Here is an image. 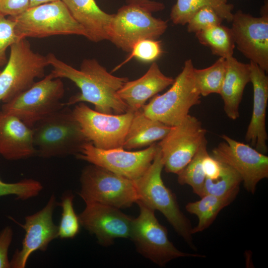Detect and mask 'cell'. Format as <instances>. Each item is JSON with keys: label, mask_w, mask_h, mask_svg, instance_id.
Wrapping results in <instances>:
<instances>
[{"label": "cell", "mask_w": 268, "mask_h": 268, "mask_svg": "<svg viewBox=\"0 0 268 268\" xmlns=\"http://www.w3.org/2000/svg\"><path fill=\"white\" fill-rule=\"evenodd\" d=\"M46 56L54 77L67 78L80 90L70 97L65 105L89 102L94 105L96 111L108 114H121L129 111L128 106L118 94L129 80L127 77L112 75L95 59L83 60L78 69L53 53Z\"/></svg>", "instance_id": "cell-1"}, {"label": "cell", "mask_w": 268, "mask_h": 268, "mask_svg": "<svg viewBox=\"0 0 268 268\" xmlns=\"http://www.w3.org/2000/svg\"><path fill=\"white\" fill-rule=\"evenodd\" d=\"M32 129L37 155L42 158L76 155L89 142L66 105L37 122Z\"/></svg>", "instance_id": "cell-2"}, {"label": "cell", "mask_w": 268, "mask_h": 268, "mask_svg": "<svg viewBox=\"0 0 268 268\" xmlns=\"http://www.w3.org/2000/svg\"><path fill=\"white\" fill-rule=\"evenodd\" d=\"M163 167L159 147L149 167L141 177L134 180L137 201L154 211L161 212L178 234L195 250L190 222L180 210L175 196L162 179Z\"/></svg>", "instance_id": "cell-3"}, {"label": "cell", "mask_w": 268, "mask_h": 268, "mask_svg": "<svg viewBox=\"0 0 268 268\" xmlns=\"http://www.w3.org/2000/svg\"><path fill=\"white\" fill-rule=\"evenodd\" d=\"M194 67L191 59L186 60L171 87L163 94L155 95L143 107L144 114L170 127L181 123L191 108L201 101L194 76Z\"/></svg>", "instance_id": "cell-4"}, {"label": "cell", "mask_w": 268, "mask_h": 268, "mask_svg": "<svg viewBox=\"0 0 268 268\" xmlns=\"http://www.w3.org/2000/svg\"><path fill=\"white\" fill-rule=\"evenodd\" d=\"M10 17L15 22V31L21 38L68 35L86 37L83 27L61 0L30 7L21 14Z\"/></svg>", "instance_id": "cell-5"}, {"label": "cell", "mask_w": 268, "mask_h": 268, "mask_svg": "<svg viewBox=\"0 0 268 268\" xmlns=\"http://www.w3.org/2000/svg\"><path fill=\"white\" fill-rule=\"evenodd\" d=\"M65 88L60 78L51 72L30 88L3 104L2 111L12 115L32 128L37 122L65 106Z\"/></svg>", "instance_id": "cell-6"}, {"label": "cell", "mask_w": 268, "mask_h": 268, "mask_svg": "<svg viewBox=\"0 0 268 268\" xmlns=\"http://www.w3.org/2000/svg\"><path fill=\"white\" fill-rule=\"evenodd\" d=\"M10 55L0 72V102L6 103L30 88L37 78L45 76L49 66L47 56L34 52L22 38L10 47Z\"/></svg>", "instance_id": "cell-7"}, {"label": "cell", "mask_w": 268, "mask_h": 268, "mask_svg": "<svg viewBox=\"0 0 268 268\" xmlns=\"http://www.w3.org/2000/svg\"><path fill=\"white\" fill-rule=\"evenodd\" d=\"M80 181L79 195L85 203L120 209L130 207L138 200L134 180L96 165L91 164L83 169Z\"/></svg>", "instance_id": "cell-8"}, {"label": "cell", "mask_w": 268, "mask_h": 268, "mask_svg": "<svg viewBox=\"0 0 268 268\" xmlns=\"http://www.w3.org/2000/svg\"><path fill=\"white\" fill-rule=\"evenodd\" d=\"M140 213L133 218L130 238L137 252L160 267L181 257L204 258L205 256L181 252L170 241L167 229L158 221L154 210L137 201Z\"/></svg>", "instance_id": "cell-9"}, {"label": "cell", "mask_w": 268, "mask_h": 268, "mask_svg": "<svg viewBox=\"0 0 268 268\" xmlns=\"http://www.w3.org/2000/svg\"><path fill=\"white\" fill-rule=\"evenodd\" d=\"M148 9L128 4L114 14L109 39L118 48L130 52L138 41L156 40L166 31L167 22L152 15Z\"/></svg>", "instance_id": "cell-10"}, {"label": "cell", "mask_w": 268, "mask_h": 268, "mask_svg": "<svg viewBox=\"0 0 268 268\" xmlns=\"http://www.w3.org/2000/svg\"><path fill=\"white\" fill-rule=\"evenodd\" d=\"M81 132L94 146L102 149L123 147L134 112L108 114L80 102L72 110Z\"/></svg>", "instance_id": "cell-11"}, {"label": "cell", "mask_w": 268, "mask_h": 268, "mask_svg": "<svg viewBox=\"0 0 268 268\" xmlns=\"http://www.w3.org/2000/svg\"><path fill=\"white\" fill-rule=\"evenodd\" d=\"M206 131L196 117L188 115L171 127L158 143L166 172L177 174L191 160L205 141Z\"/></svg>", "instance_id": "cell-12"}, {"label": "cell", "mask_w": 268, "mask_h": 268, "mask_svg": "<svg viewBox=\"0 0 268 268\" xmlns=\"http://www.w3.org/2000/svg\"><path fill=\"white\" fill-rule=\"evenodd\" d=\"M158 148V143H153L145 149L136 151H127L122 147L102 149L88 142L76 156L78 159L134 181L149 167Z\"/></svg>", "instance_id": "cell-13"}, {"label": "cell", "mask_w": 268, "mask_h": 268, "mask_svg": "<svg viewBox=\"0 0 268 268\" xmlns=\"http://www.w3.org/2000/svg\"><path fill=\"white\" fill-rule=\"evenodd\" d=\"M221 142L212 150V156L235 170L246 190L254 194L257 184L268 178V157L252 146L222 134Z\"/></svg>", "instance_id": "cell-14"}, {"label": "cell", "mask_w": 268, "mask_h": 268, "mask_svg": "<svg viewBox=\"0 0 268 268\" xmlns=\"http://www.w3.org/2000/svg\"><path fill=\"white\" fill-rule=\"evenodd\" d=\"M231 22V29L238 50L268 72V2H265L260 17H254L239 10L233 14Z\"/></svg>", "instance_id": "cell-15"}, {"label": "cell", "mask_w": 268, "mask_h": 268, "mask_svg": "<svg viewBox=\"0 0 268 268\" xmlns=\"http://www.w3.org/2000/svg\"><path fill=\"white\" fill-rule=\"evenodd\" d=\"M59 205L54 194L39 211L25 218L20 225L25 233L20 249L16 250L10 261V268H24L30 255L36 251H45L50 242L58 238V226L53 220V214Z\"/></svg>", "instance_id": "cell-16"}, {"label": "cell", "mask_w": 268, "mask_h": 268, "mask_svg": "<svg viewBox=\"0 0 268 268\" xmlns=\"http://www.w3.org/2000/svg\"><path fill=\"white\" fill-rule=\"evenodd\" d=\"M85 204L78 215L80 225L94 234L100 245L107 247L117 238H130L133 218L113 206L95 202Z\"/></svg>", "instance_id": "cell-17"}, {"label": "cell", "mask_w": 268, "mask_h": 268, "mask_svg": "<svg viewBox=\"0 0 268 268\" xmlns=\"http://www.w3.org/2000/svg\"><path fill=\"white\" fill-rule=\"evenodd\" d=\"M250 82L253 88V112L245 134V140L259 152H268L266 119L268 100V77L266 72L250 61Z\"/></svg>", "instance_id": "cell-18"}, {"label": "cell", "mask_w": 268, "mask_h": 268, "mask_svg": "<svg viewBox=\"0 0 268 268\" xmlns=\"http://www.w3.org/2000/svg\"><path fill=\"white\" fill-rule=\"evenodd\" d=\"M0 155L9 160L37 155L32 128L2 110L0 111Z\"/></svg>", "instance_id": "cell-19"}, {"label": "cell", "mask_w": 268, "mask_h": 268, "mask_svg": "<svg viewBox=\"0 0 268 268\" xmlns=\"http://www.w3.org/2000/svg\"><path fill=\"white\" fill-rule=\"evenodd\" d=\"M174 78L164 75L156 62H153L141 77L127 81L118 92L119 97L128 106L129 110L141 109L150 98L171 85Z\"/></svg>", "instance_id": "cell-20"}, {"label": "cell", "mask_w": 268, "mask_h": 268, "mask_svg": "<svg viewBox=\"0 0 268 268\" xmlns=\"http://www.w3.org/2000/svg\"><path fill=\"white\" fill-rule=\"evenodd\" d=\"M86 33V38L98 42L109 39L114 14L101 9L95 0H61Z\"/></svg>", "instance_id": "cell-21"}, {"label": "cell", "mask_w": 268, "mask_h": 268, "mask_svg": "<svg viewBox=\"0 0 268 268\" xmlns=\"http://www.w3.org/2000/svg\"><path fill=\"white\" fill-rule=\"evenodd\" d=\"M226 71L219 94L224 102V111L231 120L239 118V106L244 89L250 82L249 64L238 61L232 56L225 58Z\"/></svg>", "instance_id": "cell-22"}, {"label": "cell", "mask_w": 268, "mask_h": 268, "mask_svg": "<svg viewBox=\"0 0 268 268\" xmlns=\"http://www.w3.org/2000/svg\"><path fill=\"white\" fill-rule=\"evenodd\" d=\"M171 127L146 116L142 109L134 112L123 147L132 149L150 145L162 139Z\"/></svg>", "instance_id": "cell-23"}, {"label": "cell", "mask_w": 268, "mask_h": 268, "mask_svg": "<svg viewBox=\"0 0 268 268\" xmlns=\"http://www.w3.org/2000/svg\"><path fill=\"white\" fill-rule=\"evenodd\" d=\"M238 193L234 192L224 196L207 194L198 201L187 203L185 206L187 211L196 215L199 220L197 225L192 228V234L207 229L220 211L234 200Z\"/></svg>", "instance_id": "cell-24"}, {"label": "cell", "mask_w": 268, "mask_h": 268, "mask_svg": "<svg viewBox=\"0 0 268 268\" xmlns=\"http://www.w3.org/2000/svg\"><path fill=\"white\" fill-rule=\"evenodd\" d=\"M204 6L213 8L223 20L231 22L234 6L227 0H177L170 12V19L175 24L185 25L191 16Z\"/></svg>", "instance_id": "cell-25"}, {"label": "cell", "mask_w": 268, "mask_h": 268, "mask_svg": "<svg viewBox=\"0 0 268 268\" xmlns=\"http://www.w3.org/2000/svg\"><path fill=\"white\" fill-rule=\"evenodd\" d=\"M195 34L199 42L208 47L213 54L224 58L233 56L235 44L231 28L219 24Z\"/></svg>", "instance_id": "cell-26"}, {"label": "cell", "mask_w": 268, "mask_h": 268, "mask_svg": "<svg viewBox=\"0 0 268 268\" xmlns=\"http://www.w3.org/2000/svg\"><path fill=\"white\" fill-rule=\"evenodd\" d=\"M225 71V58L221 57L207 67H194V76L201 96H206L213 93L219 94Z\"/></svg>", "instance_id": "cell-27"}, {"label": "cell", "mask_w": 268, "mask_h": 268, "mask_svg": "<svg viewBox=\"0 0 268 268\" xmlns=\"http://www.w3.org/2000/svg\"><path fill=\"white\" fill-rule=\"evenodd\" d=\"M207 141L199 148L190 162L178 175V181L181 185H188L194 193L201 197L205 176L203 171L202 162L203 157L208 154Z\"/></svg>", "instance_id": "cell-28"}, {"label": "cell", "mask_w": 268, "mask_h": 268, "mask_svg": "<svg viewBox=\"0 0 268 268\" xmlns=\"http://www.w3.org/2000/svg\"><path fill=\"white\" fill-rule=\"evenodd\" d=\"M241 182L242 181L240 176L235 170L221 163V172L218 177L214 179L205 178L203 196L209 194L224 196L234 192H239Z\"/></svg>", "instance_id": "cell-29"}, {"label": "cell", "mask_w": 268, "mask_h": 268, "mask_svg": "<svg viewBox=\"0 0 268 268\" xmlns=\"http://www.w3.org/2000/svg\"><path fill=\"white\" fill-rule=\"evenodd\" d=\"M74 196L71 192H66L62 196L59 205L62 207V212L58 225V238L72 239L79 233L80 227L78 216L73 206Z\"/></svg>", "instance_id": "cell-30"}, {"label": "cell", "mask_w": 268, "mask_h": 268, "mask_svg": "<svg viewBox=\"0 0 268 268\" xmlns=\"http://www.w3.org/2000/svg\"><path fill=\"white\" fill-rule=\"evenodd\" d=\"M43 188L40 182L32 179L13 183L4 182L0 179V197L14 195L18 200H26L38 196Z\"/></svg>", "instance_id": "cell-31"}, {"label": "cell", "mask_w": 268, "mask_h": 268, "mask_svg": "<svg viewBox=\"0 0 268 268\" xmlns=\"http://www.w3.org/2000/svg\"><path fill=\"white\" fill-rule=\"evenodd\" d=\"M127 58L118 66L115 70L133 58L145 63L154 62L162 54L161 42L154 39H145L138 41L133 46Z\"/></svg>", "instance_id": "cell-32"}, {"label": "cell", "mask_w": 268, "mask_h": 268, "mask_svg": "<svg viewBox=\"0 0 268 268\" xmlns=\"http://www.w3.org/2000/svg\"><path fill=\"white\" fill-rule=\"evenodd\" d=\"M223 19L211 7L204 6L196 11L189 18L187 30L190 33H197L215 25L221 24Z\"/></svg>", "instance_id": "cell-33"}, {"label": "cell", "mask_w": 268, "mask_h": 268, "mask_svg": "<svg viewBox=\"0 0 268 268\" xmlns=\"http://www.w3.org/2000/svg\"><path fill=\"white\" fill-rule=\"evenodd\" d=\"M15 22L10 17L0 13V67L7 62L6 50L21 38L16 33Z\"/></svg>", "instance_id": "cell-34"}, {"label": "cell", "mask_w": 268, "mask_h": 268, "mask_svg": "<svg viewBox=\"0 0 268 268\" xmlns=\"http://www.w3.org/2000/svg\"><path fill=\"white\" fill-rule=\"evenodd\" d=\"M12 238L13 230L9 226L5 227L0 232V268H10L8 251Z\"/></svg>", "instance_id": "cell-35"}, {"label": "cell", "mask_w": 268, "mask_h": 268, "mask_svg": "<svg viewBox=\"0 0 268 268\" xmlns=\"http://www.w3.org/2000/svg\"><path fill=\"white\" fill-rule=\"evenodd\" d=\"M30 7V0H0V13L5 16L18 15Z\"/></svg>", "instance_id": "cell-36"}, {"label": "cell", "mask_w": 268, "mask_h": 268, "mask_svg": "<svg viewBox=\"0 0 268 268\" xmlns=\"http://www.w3.org/2000/svg\"><path fill=\"white\" fill-rule=\"evenodd\" d=\"M202 169L205 178L214 179L219 175L221 169V163L212 155L207 154L203 158Z\"/></svg>", "instance_id": "cell-37"}, {"label": "cell", "mask_w": 268, "mask_h": 268, "mask_svg": "<svg viewBox=\"0 0 268 268\" xmlns=\"http://www.w3.org/2000/svg\"><path fill=\"white\" fill-rule=\"evenodd\" d=\"M127 2L128 4L142 6L151 12L162 10L165 7L163 3L150 0H127Z\"/></svg>", "instance_id": "cell-38"}, {"label": "cell", "mask_w": 268, "mask_h": 268, "mask_svg": "<svg viewBox=\"0 0 268 268\" xmlns=\"http://www.w3.org/2000/svg\"><path fill=\"white\" fill-rule=\"evenodd\" d=\"M57 0H30V7H33L41 4Z\"/></svg>", "instance_id": "cell-39"}, {"label": "cell", "mask_w": 268, "mask_h": 268, "mask_svg": "<svg viewBox=\"0 0 268 268\" xmlns=\"http://www.w3.org/2000/svg\"><path fill=\"white\" fill-rule=\"evenodd\" d=\"M1 70H0V72Z\"/></svg>", "instance_id": "cell-40"}]
</instances>
